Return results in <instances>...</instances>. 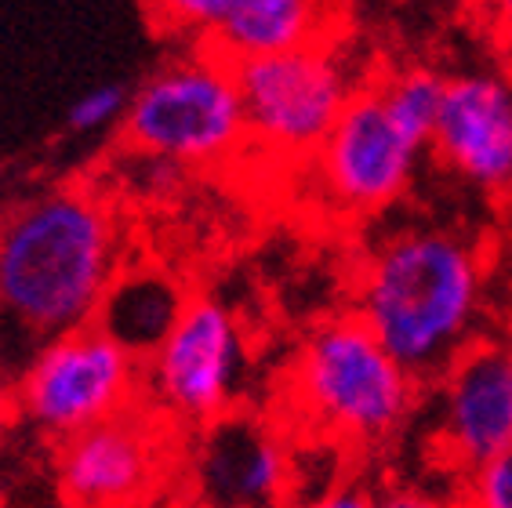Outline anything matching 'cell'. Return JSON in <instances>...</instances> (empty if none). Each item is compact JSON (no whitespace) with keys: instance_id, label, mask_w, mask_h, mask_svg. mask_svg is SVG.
Returning a JSON list of instances; mask_svg holds the SVG:
<instances>
[{"instance_id":"obj_1","label":"cell","mask_w":512,"mask_h":508,"mask_svg":"<svg viewBox=\"0 0 512 508\" xmlns=\"http://www.w3.org/2000/svg\"><path fill=\"white\" fill-rule=\"evenodd\" d=\"M117 207L91 186H55L0 215V323L37 352L95 323L124 269Z\"/></svg>"},{"instance_id":"obj_2","label":"cell","mask_w":512,"mask_h":508,"mask_svg":"<svg viewBox=\"0 0 512 508\" xmlns=\"http://www.w3.org/2000/svg\"><path fill=\"white\" fill-rule=\"evenodd\" d=\"M483 258L473 240L436 225L396 229L360 262L353 313L429 385L476 342Z\"/></svg>"},{"instance_id":"obj_3","label":"cell","mask_w":512,"mask_h":508,"mask_svg":"<svg viewBox=\"0 0 512 508\" xmlns=\"http://www.w3.org/2000/svg\"><path fill=\"white\" fill-rule=\"evenodd\" d=\"M418 381L356 313L309 327L287 371V407L302 432L345 450H371L404 429Z\"/></svg>"},{"instance_id":"obj_4","label":"cell","mask_w":512,"mask_h":508,"mask_svg":"<svg viewBox=\"0 0 512 508\" xmlns=\"http://www.w3.org/2000/svg\"><path fill=\"white\" fill-rule=\"evenodd\" d=\"M120 127L135 153L171 167H222L251 146L237 69L207 44L153 69L131 91Z\"/></svg>"},{"instance_id":"obj_5","label":"cell","mask_w":512,"mask_h":508,"mask_svg":"<svg viewBox=\"0 0 512 508\" xmlns=\"http://www.w3.org/2000/svg\"><path fill=\"white\" fill-rule=\"evenodd\" d=\"M186 432L146 400L55 443L62 508H153L175 490Z\"/></svg>"},{"instance_id":"obj_6","label":"cell","mask_w":512,"mask_h":508,"mask_svg":"<svg viewBox=\"0 0 512 508\" xmlns=\"http://www.w3.org/2000/svg\"><path fill=\"white\" fill-rule=\"evenodd\" d=\"M247 367V338L237 313L218 298H189L171 334L142 360V400L182 432L240 407Z\"/></svg>"},{"instance_id":"obj_7","label":"cell","mask_w":512,"mask_h":508,"mask_svg":"<svg viewBox=\"0 0 512 508\" xmlns=\"http://www.w3.org/2000/svg\"><path fill=\"white\" fill-rule=\"evenodd\" d=\"M175 508H295L291 432L266 414L233 407L186 432L178 458Z\"/></svg>"},{"instance_id":"obj_8","label":"cell","mask_w":512,"mask_h":508,"mask_svg":"<svg viewBox=\"0 0 512 508\" xmlns=\"http://www.w3.org/2000/svg\"><path fill=\"white\" fill-rule=\"evenodd\" d=\"M251 146L276 160H313L356 84L338 40L237 62Z\"/></svg>"},{"instance_id":"obj_9","label":"cell","mask_w":512,"mask_h":508,"mask_svg":"<svg viewBox=\"0 0 512 508\" xmlns=\"http://www.w3.org/2000/svg\"><path fill=\"white\" fill-rule=\"evenodd\" d=\"M142 400V363L95 323L44 342L19 374V411L44 440H69Z\"/></svg>"},{"instance_id":"obj_10","label":"cell","mask_w":512,"mask_h":508,"mask_svg":"<svg viewBox=\"0 0 512 508\" xmlns=\"http://www.w3.org/2000/svg\"><path fill=\"white\" fill-rule=\"evenodd\" d=\"M425 149L396 124L382 88L364 84L345 102L324 146L313 153L316 182L338 211L356 218L393 207L411 186Z\"/></svg>"},{"instance_id":"obj_11","label":"cell","mask_w":512,"mask_h":508,"mask_svg":"<svg viewBox=\"0 0 512 508\" xmlns=\"http://www.w3.org/2000/svg\"><path fill=\"white\" fill-rule=\"evenodd\" d=\"M429 149L483 196L512 193V84L498 73L447 77Z\"/></svg>"},{"instance_id":"obj_12","label":"cell","mask_w":512,"mask_h":508,"mask_svg":"<svg viewBox=\"0 0 512 508\" xmlns=\"http://www.w3.org/2000/svg\"><path fill=\"white\" fill-rule=\"evenodd\" d=\"M440 389L436 443L462 472L512 443V349L476 338L433 381Z\"/></svg>"},{"instance_id":"obj_13","label":"cell","mask_w":512,"mask_h":508,"mask_svg":"<svg viewBox=\"0 0 512 508\" xmlns=\"http://www.w3.org/2000/svg\"><path fill=\"white\" fill-rule=\"evenodd\" d=\"M331 40H338L335 0H240L204 44L237 66Z\"/></svg>"},{"instance_id":"obj_14","label":"cell","mask_w":512,"mask_h":508,"mask_svg":"<svg viewBox=\"0 0 512 508\" xmlns=\"http://www.w3.org/2000/svg\"><path fill=\"white\" fill-rule=\"evenodd\" d=\"M189 294L175 276L160 265H124L102 298L95 327L106 331L120 349H128L138 363L153 356L171 334Z\"/></svg>"},{"instance_id":"obj_15","label":"cell","mask_w":512,"mask_h":508,"mask_svg":"<svg viewBox=\"0 0 512 508\" xmlns=\"http://www.w3.org/2000/svg\"><path fill=\"white\" fill-rule=\"evenodd\" d=\"M378 88H382L385 106H389L396 124L404 127L418 146L429 149L436 120H440V106H444L447 77H440L436 69L411 66V69H396V73L382 77Z\"/></svg>"},{"instance_id":"obj_16","label":"cell","mask_w":512,"mask_h":508,"mask_svg":"<svg viewBox=\"0 0 512 508\" xmlns=\"http://www.w3.org/2000/svg\"><path fill=\"white\" fill-rule=\"evenodd\" d=\"M237 4L240 0H146L149 15L160 30L189 40V44H204Z\"/></svg>"},{"instance_id":"obj_17","label":"cell","mask_w":512,"mask_h":508,"mask_svg":"<svg viewBox=\"0 0 512 508\" xmlns=\"http://www.w3.org/2000/svg\"><path fill=\"white\" fill-rule=\"evenodd\" d=\"M465 476L462 508H512V443Z\"/></svg>"},{"instance_id":"obj_18","label":"cell","mask_w":512,"mask_h":508,"mask_svg":"<svg viewBox=\"0 0 512 508\" xmlns=\"http://www.w3.org/2000/svg\"><path fill=\"white\" fill-rule=\"evenodd\" d=\"M128 98L131 95L120 88V84H99V88L84 91L66 113L69 131L95 135V131H106V127L120 124V120H124V109H128Z\"/></svg>"},{"instance_id":"obj_19","label":"cell","mask_w":512,"mask_h":508,"mask_svg":"<svg viewBox=\"0 0 512 508\" xmlns=\"http://www.w3.org/2000/svg\"><path fill=\"white\" fill-rule=\"evenodd\" d=\"M295 508H375V490H367L364 483H335V487L320 490L313 498L298 501Z\"/></svg>"},{"instance_id":"obj_20","label":"cell","mask_w":512,"mask_h":508,"mask_svg":"<svg viewBox=\"0 0 512 508\" xmlns=\"http://www.w3.org/2000/svg\"><path fill=\"white\" fill-rule=\"evenodd\" d=\"M375 508H451V505L422 487H404V483H396V487L375 490Z\"/></svg>"},{"instance_id":"obj_21","label":"cell","mask_w":512,"mask_h":508,"mask_svg":"<svg viewBox=\"0 0 512 508\" xmlns=\"http://www.w3.org/2000/svg\"><path fill=\"white\" fill-rule=\"evenodd\" d=\"M498 4V15H502V26L509 30V37H512V0H494Z\"/></svg>"}]
</instances>
